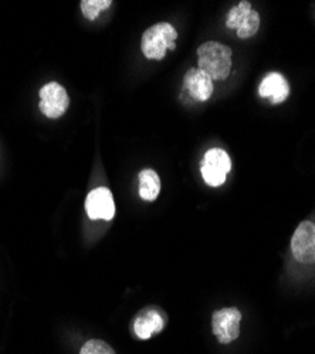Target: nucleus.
I'll list each match as a JSON object with an SVG mask.
<instances>
[{"instance_id":"1","label":"nucleus","mask_w":315,"mask_h":354,"mask_svg":"<svg viewBox=\"0 0 315 354\" xmlns=\"http://www.w3.org/2000/svg\"><path fill=\"white\" fill-rule=\"evenodd\" d=\"M199 70L213 81L226 80L232 70V48L217 41H206L197 48Z\"/></svg>"},{"instance_id":"2","label":"nucleus","mask_w":315,"mask_h":354,"mask_svg":"<svg viewBox=\"0 0 315 354\" xmlns=\"http://www.w3.org/2000/svg\"><path fill=\"white\" fill-rule=\"evenodd\" d=\"M178 32L169 23H158L142 35L141 50L150 60H162L168 50L177 48Z\"/></svg>"},{"instance_id":"3","label":"nucleus","mask_w":315,"mask_h":354,"mask_svg":"<svg viewBox=\"0 0 315 354\" xmlns=\"http://www.w3.org/2000/svg\"><path fill=\"white\" fill-rule=\"evenodd\" d=\"M232 169L231 156L226 151L215 147L205 153L200 173H202L204 180L210 187H219L226 182L227 173Z\"/></svg>"},{"instance_id":"4","label":"nucleus","mask_w":315,"mask_h":354,"mask_svg":"<svg viewBox=\"0 0 315 354\" xmlns=\"http://www.w3.org/2000/svg\"><path fill=\"white\" fill-rule=\"evenodd\" d=\"M242 313L237 308H224L216 310L212 316L213 335L222 344H228L240 335Z\"/></svg>"},{"instance_id":"5","label":"nucleus","mask_w":315,"mask_h":354,"mask_svg":"<svg viewBox=\"0 0 315 354\" xmlns=\"http://www.w3.org/2000/svg\"><path fill=\"white\" fill-rule=\"evenodd\" d=\"M70 97L66 88L57 82H48L40 90V111L50 120H57L66 113Z\"/></svg>"},{"instance_id":"6","label":"nucleus","mask_w":315,"mask_h":354,"mask_svg":"<svg viewBox=\"0 0 315 354\" xmlns=\"http://www.w3.org/2000/svg\"><path fill=\"white\" fill-rule=\"evenodd\" d=\"M293 257L301 263H315V224L303 221L291 239Z\"/></svg>"},{"instance_id":"7","label":"nucleus","mask_w":315,"mask_h":354,"mask_svg":"<svg viewBox=\"0 0 315 354\" xmlns=\"http://www.w3.org/2000/svg\"><path fill=\"white\" fill-rule=\"evenodd\" d=\"M85 212L91 220H112L116 216V203L109 189L98 187L90 192L85 198Z\"/></svg>"},{"instance_id":"8","label":"nucleus","mask_w":315,"mask_h":354,"mask_svg":"<svg viewBox=\"0 0 315 354\" xmlns=\"http://www.w3.org/2000/svg\"><path fill=\"white\" fill-rule=\"evenodd\" d=\"M183 86L190 97L199 102L208 101L213 94V80L199 68H190L183 78Z\"/></svg>"},{"instance_id":"9","label":"nucleus","mask_w":315,"mask_h":354,"mask_svg":"<svg viewBox=\"0 0 315 354\" xmlns=\"http://www.w3.org/2000/svg\"><path fill=\"white\" fill-rule=\"evenodd\" d=\"M259 95L262 98H269L271 104L277 105L289 98L290 85L280 73H270L263 78L259 86Z\"/></svg>"},{"instance_id":"10","label":"nucleus","mask_w":315,"mask_h":354,"mask_svg":"<svg viewBox=\"0 0 315 354\" xmlns=\"http://www.w3.org/2000/svg\"><path fill=\"white\" fill-rule=\"evenodd\" d=\"M165 320L156 310H142L134 320V332L142 340H147L152 335L162 332Z\"/></svg>"},{"instance_id":"11","label":"nucleus","mask_w":315,"mask_h":354,"mask_svg":"<svg viewBox=\"0 0 315 354\" xmlns=\"http://www.w3.org/2000/svg\"><path fill=\"white\" fill-rule=\"evenodd\" d=\"M139 196L145 201H154L161 193V179L155 170L144 169L139 173Z\"/></svg>"},{"instance_id":"12","label":"nucleus","mask_w":315,"mask_h":354,"mask_svg":"<svg viewBox=\"0 0 315 354\" xmlns=\"http://www.w3.org/2000/svg\"><path fill=\"white\" fill-rule=\"evenodd\" d=\"M259 27H260V15L255 10H251L244 17V20L240 23V26L236 28L237 37L239 39H250L257 32H259Z\"/></svg>"},{"instance_id":"13","label":"nucleus","mask_w":315,"mask_h":354,"mask_svg":"<svg viewBox=\"0 0 315 354\" xmlns=\"http://www.w3.org/2000/svg\"><path fill=\"white\" fill-rule=\"evenodd\" d=\"M80 5H81V12L85 16V19L93 21L98 17V15L102 10L108 9L112 5V2L111 0H82Z\"/></svg>"},{"instance_id":"14","label":"nucleus","mask_w":315,"mask_h":354,"mask_svg":"<svg viewBox=\"0 0 315 354\" xmlns=\"http://www.w3.org/2000/svg\"><path fill=\"white\" fill-rule=\"evenodd\" d=\"M251 3L247 2V0H243L239 5H236L235 8L231 9L227 15V20H226V26L228 28H237L240 26V23L244 20V17L251 12Z\"/></svg>"},{"instance_id":"15","label":"nucleus","mask_w":315,"mask_h":354,"mask_svg":"<svg viewBox=\"0 0 315 354\" xmlns=\"http://www.w3.org/2000/svg\"><path fill=\"white\" fill-rule=\"evenodd\" d=\"M80 354H116V351L102 340H89L82 346Z\"/></svg>"}]
</instances>
